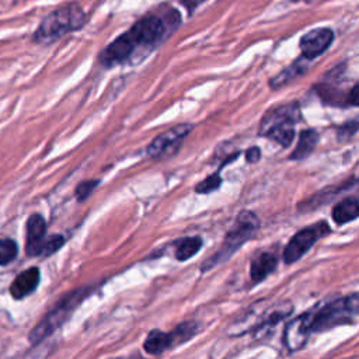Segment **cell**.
Listing matches in <instances>:
<instances>
[{"instance_id": "1", "label": "cell", "mask_w": 359, "mask_h": 359, "mask_svg": "<svg viewBox=\"0 0 359 359\" xmlns=\"http://www.w3.org/2000/svg\"><path fill=\"white\" fill-rule=\"evenodd\" d=\"M181 25V14L174 7H161L137 20L128 31L116 36L101 53L100 63L112 67L122 63H139Z\"/></svg>"}, {"instance_id": "2", "label": "cell", "mask_w": 359, "mask_h": 359, "mask_svg": "<svg viewBox=\"0 0 359 359\" xmlns=\"http://www.w3.org/2000/svg\"><path fill=\"white\" fill-rule=\"evenodd\" d=\"M87 22V14L77 3L65 4L50 11L34 32V42L49 45L60 36L81 29Z\"/></svg>"}, {"instance_id": "3", "label": "cell", "mask_w": 359, "mask_h": 359, "mask_svg": "<svg viewBox=\"0 0 359 359\" xmlns=\"http://www.w3.org/2000/svg\"><path fill=\"white\" fill-rule=\"evenodd\" d=\"M302 119L297 102H286L278 105L264 115L259 123L258 135L269 137L283 147L290 146L294 137V126Z\"/></svg>"}, {"instance_id": "4", "label": "cell", "mask_w": 359, "mask_h": 359, "mask_svg": "<svg viewBox=\"0 0 359 359\" xmlns=\"http://www.w3.org/2000/svg\"><path fill=\"white\" fill-rule=\"evenodd\" d=\"M359 314V294L352 293L337 299L320 310L311 311V332H323L338 325L352 324Z\"/></svg>"}, {"instance_id": "5", "label": "cell", "mask_w": 359, "mask_h": 359, "mask_svg": "<svg viewBox=\"0 0 359 359\" xmlns=\"http://www.w3.org/2000/svg\"><path fill=\"white\" fill-rule=\"evenodd\" d=\"M258 227L259 220L255 213L250 210H243L237 216L234 226L227 231L220 250L202 264L201 271H209L213 266L227 261L247 240H250L255 234Z\"/></svg>"}, {"instance_id": "6", "label": "cell", "mask_w": 359, "mask_h": 359, "mask_svg": "<svg viewBox=\"0 0 359 359\" xmlns=\"http://www.w3.org/2000/svg\"><path fill=\"white\" fill-rule=\"evenodd\" d=\"M88 293H91V287L86 286L63 296L56 303V306L36 324V327L32 328L28 335L29 342L34 345L39 344L52 332H55L72 316V313L80 306V303L88 296Z\"/></svg>"}, {"instance_id": "7", "label": "cell", "mask_w": 359, "mask_h": 359, "mask_svg": "<svg viewBox=\"0 0 359 359\" xmlns=\"http://www.w3.org/2000/svg\"><path fill=\"white\" fill-rule=\"evenodd\" d=\"M331 231L327 222H318L313 226L304 227L297 231L290 241L286 244L283 250V261L285 264H292L300 259L321 237Z\"/></svg>"}, {"instance_id": "8", "label": "cell", "mask_w": 359, "mask_h": 359, "mask_svg": "<svg viewBox=\"0 0 359 359\" xmlns=\"http://www.w3.org/2000/svg\"><path fill=\"white\" fill-rule=\"evenodd\" d=\"M192 128L194 126L191 123H180L154 137L147 147L149 157L165 158L174 156L180 150L184 139L192 130Z\"/></svg>"}, {"instance_id": "9", "label": "cell", "mask_w": 359, "mask_h": 359, "mask_svg": "<svg viewBox=\"0 0 359 359\" xmlns=\"http://www.w3.org/2000/svg\"><path fill=\"white\" fill-rule=\"evenodd\" d=\"M334 31L331 28L320 27L306 32L299 42L302 55L310 60L321 56L334 42Z\"/></svg>"}, {"instance_id": "10", "label": "cell", "mask_w": 359, "mask_h": 359, "mask_svg": "<svg viewBox=\"0 0 359 359\" xmlns=\"http://www.w3.org/2000/svg\"><path fill=\"white\" fill-rule=\"evenodd\" d=\"M310 321H311V311H307L297 316L296 318H293L286 324L283 331V342L289 351L294 352L302 349L306 345L309 335L311 334Z\"/></svg>"}, {"instance_id": "11", "label": "cell", "mask_w": 359, "mask_h": 359, "mask_svg": "<svg viewBox=\"0 0 359 359\" xmlns=\"http://www.w3.org/2000/svg\"><path fill=\"white\" fill-rule=\"evenodd\" d=\"M317 95L328 105L334 107H356L359 97V86L355 83L348 93H344L339 87L330 83H318L313 87Z\"/></svg>"}, {"instance_id": "12", "label": "cell", "mask_w": 359, "mask_h": 359, "mask_svg": "<svg viewBox=\"0 0 359 359\" xmlns=\"http://www.w3.org/2000/svg\"><path fill=\"white\" fill-rule=\"evenodd\" d=\"M46 234L45 219L39 213H34L27 220V240L25 252L29 257L41 255Z\"/></svg>"}, {"instance_id": "13", "label": "cell", "mask_w": 359, "mask_h": 359, "mask_svg": "<svg viewBox=\"0 0 359 359\" xmlns=\"http://www.w3.org/2000/svg\"><path fill=\"white\" fill-rule=\"evenodd\" d=\"M293 311V304L289 302L279 303L271 307L268 311L262 313L259 323L255 325L254 338L261 339L265 338L285 317H287Z\"/></svg>"}, {"instance_id": "14", "label": "cell", "mask_w": 359, "mask_h": 359, "mask_svg": "<svg viewBox=\"0 0 359 359\" xmlns=\"http://www.w3.org/2000/svg\"><path fill=\"white\" fill-rule=\"evenodd\" d=\"M39 269L36 266L28 268L15 276L10 286V293L14 299H24L31 294L39 285Z\"/></svg>"}, {"instance_id": "15", "label": "cell", "mask_w": 359, "mask_h": 359, "mask_svg": "<svg viewBox=\"0 0 359 359\" xmlns=\"http://www.w3.org/2000/svg\"><path fill=\"white\" fill-rule=\"evenodd\" d=\"M310 62H311L310 59H307L302 55L292 65H289L286 69H283L280 73H278L275 77H272L269 81V87L272 90H278V88L289 84L290 81L296 80L297 77L303 76L309 70Z\"/></svg>"}, {"instance_id": "16", "label": "cell", "mask_w": 359, "mask_h": 359, "mask_svg": "<svg viewBox=\"0 0 359 359\" xmlns=\"http://www.w3.org/2000/svg\"><path fill=\"white\" fill-rule=\"evenodd\" d=\"M175 339L172 332H164L161 330H151L143 342V349L149 355H160L167 349L174 348Z\"/></svg>"}, {"instance_id": "17", "label": "cell", "mask_w": 359, "mask_h": 359, "mask_svg": "<svg viewBox=\"0 0 359 359\" xmlns=\"http://www.w3.org/2000/svg\"><path fill=\"white\" fill-rule=\"evenodd\" d=\"M278 266V258L271 252H261L251 261L250 275L254 282H262Z\"/></svg>"}, {"instance_id": "18", "label": "cell", "mask_w": 359, "mask_h": 359, "mask_svg": "<svg viewBox=\"0 0 359 359\" xmlns=\"http://www.w3.org/2000/svg\"><path fill=\"white\" fill-rule=\"evenodd\" d=\"M358 215H359V202L356 196H348L342 199L332 208V213H331L332 220L337 224L352 222L358 217Z\"/></svg>"}, {"instance_id": "19", "label": "cell", "mask_w": 359, "mask_h": 359, "mask_svg": "<svg viewBox=\"0 0 359 359\" xmlns=\"http://www.w3.org/2000/svg\"><path fill=\"white\" fill-rule=\"evenodd\" d=\"M318 140H320V136L314 129L302 130V133L299 136L297 146L292 151L290 158L292 160H303V158L309 157L313 153V150L316 149Z\"/></svg>"}, {"instance_id": "20", "label": "cell", "mask_w": 359, "mask_h": 359, "mask_svg": "<svg viewBox=\"0 0 359 359\" xmlns=\"http://www.w3.org/2000/svg\"><path fill=\"white\" fill-rule=\"evenodd\" d=\"M201 247H202L201 237H185L178 241L174 255L178 261H187L191 257H194L201 250Z\"/></svg>"}, {"instance_id": "21", "label": "cell", "mask_w": 359, "mask_h": 359, "mask_svg": "<svg viewBox=\"0 0 359 359\" xmlns=\"http://www.w3.org/2000/svg\"><path fill=\"white\" fill-rule=\"evenodd\" d=\"M196 331H198V324L195 321H184V323L178 324L171 332L174 335L175 344L180 345V344H184L188 339H191Z\"/></svg>"}, {"instance_id": "22", "label": "cell", "mask_w": 359, "mask_h": 359, "mask_svg": "<svg viewBox=\"0 0 359 359\" xmlns=\"http://www.w3.org/2000/svg\"><path fill=\"white\" fill-rule=\"evenodd\" d=\"M18 254L17 243L11 238H0V265H7Z\"/></svg>"}, {"instance_id": "23", "label": "cell", "mask_w": 359, "mask_h": 359, "mask_svg": "<svg viewBox=\"0 0 359 359\" xmlns=\"http://www.w3.org/2000/svg\"><path fill=\"white\" fill-rule=\"evenodd\" d=\"M222 185V177L219 172L208 175L205 180H202L199 184L195 185V191L198 194H209L216 191Z\"/></svg>"}, {"instance_id": "24", "label": "cell", "mask_w": 359, "mask_h": 359, "mask_svg": "<svg viewBox=\"0 0 359 359\" xmlns=\"http://www.w3.org/2000/svg\"><path fill=\"white\" fill-rule=\"evenodd\" d=\"M100 185V180H87L80 182L76 187V199L79 202H84L91 194L93 191Z\"/></svg>"}, {"instance_id": "25", "label": "cell", "mask_w": 359, "mask_h": 359, "mask_svg": "<svg viewBox=\"0 0 359 359\" xmlns=\"http://www.w3.org/2000/svg\"><path fill=\"white\" fill-rule=\"evenodd\" d=\"M63 244H65V237L60 236V234H53L52 237L45 238L41 255L42 257H49V255L55 254Z\"/></svg>"}, {"instance_id": "26", "label": "cell", "mask_w": 359, "mask_h": 359, "mask_svg": "<svg viewBox=\"0 0 359 359\" xmlns=\"http://www.w3.org/2000/svg\"><path fill=\"white\" fill-rule=\"evenodd\" d=\"M358 130V121L353 119L351 122H346L341 128H338V140H348L351 139Z\"/></svg>"}, {"instance_id": "27", "label": "cell", "mask_w": 359, "mask_h": 359, "mask_svg": "<svg viewBox=\"0 0 359 359\" xmlns=\"http://www.w3.org/2000/svg\"><path fill=\"white\" fill-rule=\"evenodd\" d=\"M259 157H261V150H259V147H257V146H252V147H250L247 151H245V160H247V163H257L258 160H259Z\"/></svg>"}, {"instance_id": "28", "label": "cell", "mask_w": 359, "mask_h": 359, "mask_svg": "<svg viewBox=\"0 0 359 359\" xmlns=\"http://www.w3.org/2000/svg\"><path fill=\"white\" fill-rule=\"evenodd\" d=\"M188 11V14H192L202 3H205L206 0H178Z\"/></svg>"}]
</instances>
